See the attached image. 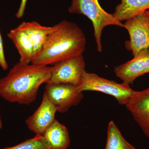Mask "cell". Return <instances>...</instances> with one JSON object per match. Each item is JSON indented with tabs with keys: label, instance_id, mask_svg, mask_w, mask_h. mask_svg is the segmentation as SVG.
<instances>
[{
	"label": "cell",
	"instance_id": "cell-10",
	"mask_svg": "<svg viewBox=\"0 0 149 149\" xmlns=\"http://www.w3.org/2000/svg\"><path fill=\"white\" fill-rule=\"evenodd\" d=\"M125 105L145 136L149 138V88L136 91Z\"/></svg>",
	"mask_w": 149,
	"mask_h": 149
},
{
	"label": "cell",
	"instance_id": "cell-12",
	"mask_svg": "<svg viewBox=\"0 0 149 149\" xmlns=\"http://www.w3.org/2000/svg\"><path fill=\"white\" fill-rule=\"evenodd\" d=\"M42 136L49 149H67L70 146L67 128L56 119Z\"/></svg>",
	"mask_w": 149,
	"mask_h": 149
},
{
	"label": "cell",
	"instance_id": "cell-16",
	"mask_svg": "<svg viewBox=\"0 0 149 149\" xmlns=\"http://www.w3.org/2000/svg\"><path fill=\"white\" fill-rule=\"evenodd\" d=\"M0 66L3 70H6L8 68V64L6 60L4 51L2 37L0 32Z\"/></svg>",
	"mask_w": 149,
	"mask_h": 149
},
{
	"label": "cell",
	"instance_id": "cell-5",
	"mask_svg": "<svg viewBox=\"0 0 149 149\" xmlns=\"http://www.w3.org/2000/svg\"><path fill=\"white\" fill-rule=\"evenodd\" d=\"M77 89L82 93L92 91L104 93L114 97L118 103L124 105L136 92L127 83L123 82L120 84L100 77L95 73L87 72L86 70L81 83L77 86Z\"/></svg>",
	"mask_w": 149,
	"mask_h": 149
},
{
	"label": "cell",
	"instance_id": "cell-3",
	"mask_svg": "<svg viewBox=\"0 0 149 149\" xmlns=\"http://www.w3.org/2000/svg\"><path fill=\"white\" fill-rule=\"evenodd\" d=\"M53 26H45L36 21L23 22L8 33L18 51L19 61L29 64L41 52Z\"/></svg>",
	"mask_w": 149,
	"mask_h": 149
},
{
	"label": "cell",
	"instance_id": "cell-1",
	"mask_svg": "<svg viewBox=\"0 0 149 149\" xmlns=\"http://www.w3.org/2000/svg\"><path fill=\"white\" fill-rule=\"evenodd\" d=\"M52 70V66L19 62L0 79V96L10 103H32L40 86L49 81Z\"/></svg>",
	"mask_w": 149,
	"mask_h": 149
},
{
	"label": "cell",
	"instance_id": "cell-14",
	"mask_svg": "<svg viewBox=\"0 0 149 149\" xmlns=\"http://www.w3.org/2000/svg\"><path fill=\"white\" fill-rule=\"evenodd\" d=\"M105 149H136L126 141L113 121L109 123Z\"/></svg>",
	"mask_w": 149,
	"mask_h": 149
},
{
	"label": "cell",
	"instance_id": "cell-6",
	"mask_svg": "<svg viewBox=\"0 0 149 149\" xmlns=\"http://www.w3.org/2000/svg\"><path fill=\"white\" fill-rule=\"evenodd\" d=\"M44 94L53 104L57 112L65 113L78 104L84 97L77 86L64 83H46Z\"/></svg>",
	"mask_w": 149,
	"mask_h": 149
},
{
	"label": "cell",
	"instance_id": "cell-2",
	"mask_svg": "<svg viewBox=\"0 0 149 149\" xmlns=\"http://www.w3.org/2000/svg\"><path fill=\"white\" fill-rule=\"evenodd\" d=\"M54 27L32 64L49 66L83 54L86 47V37L77 24L64 20Z\"/></svg>",
	"mask_w": 149,
	"mask_h": 149
},
{
	"label": "cell",
	"instance_id": "cell-8",
	"mask_svg": "<svg viewBox=\"0 0 149 149\" xmlns=\"http://www.w3.org/2000/svg\"><path fill=\"white\" fill-rule=\"evenodd\" d=\"M128 30L130 40L125 43L128 50L136 56L149 47V20L145 13L126 20L123 24Z\"/></svg>",
	"mask_w": 149,
	"mask_h": 149
},
{
	"label": "cell",
	"instance_id": "cell-18",
	"mask_svg": "<svg viewBox=\"0 0 149 149\" xmlns=\"http://www.w3.org/2000/svg\"><path fill=\"white\" fill-rule=\"evenodd\" d=\"M145 14L149 20V10L146 11L145 12Z\"/></svg>",
	"mask_w": 149,
	"mask_h": 149
},
{
	"label": "cell",
	"instance_id": "cell-17",
	"mask_svg": "<svg viewBox=\"0 0 149 149\" xmlns=\"http://www.w3.org/2000/svg\"><path fill=\"white\" fill-rule=\"evenodd\" d=\"M27 0H21L18 10L15 14L17 18H21L24 16Z\"/></svg>",
	"mask_w": 149,
	"mask_h": 149
},
{
	"label": "cell",
	"instance_id": "cell-11",
	"mask_svg": "<svg viewBox=\"0 0 149 149\" xmlns=\"http://www.w3.org/2000/svg\"><path fill=\"white\" fill-rule=\"evenodd\" d=\"M56 109L45 94L40 106L32 115L25 120L30 131L37 135H42L56 120Z\"/></svg>",
	"mask_w": 149,
	"mask_h": 149
},
{
	"label": "cell",
	"instance_id": "cell-7",
	"mask_svg": "<svg viewBox=\"0 0 149 149\" xmlns=\"http://www.w3.org/2000/svg\"><path fill=\"white\" fill-rule=\"evenodd\" d=\"M85 68L83 54L58 62L52 66L47 83H64L78 86L81 83Z\"/></svg>",
	"mask_w": 149,
	"mask_h": 149
},
{
	"label": "cell",
	"instance_id": "cell-19",
	"mask_svg": "<svg viewBox=\"0 0 149 149\" xmlns=\"http://www.w3.org/2000/svg\"><path fill=\"white\" fill-rule=\"evenodd\" d=\"M3 128L2 121L1 118V115H0V129H2Z\"/></svg>",
	"mask_w": 149,
	"mask_h": 149
},
{
	"label": "cell",
	"instance_id": "cell-9",
	"mask_svg": "<svg viewBox=\"0 0 149 149\" xmlns=\"http://www.w3.org/2000/svg\"><path fill=\"white\" fill-rule=\"evenodd\" d=\"M116 75L123 82L133 84L134 80L149 73V50H143L133 59L114 68Z\"/></svg>",
	"mask_w": 149,
	"mask_h": 149
},
{
	"label": "cell",
	"instance_id": "cell-20",
	"mask_svg": "<svg viewBox=\"0 0 149 149\" xmlns=\"http://www.w3.org/2000/svg\"><path fill=\"white\" fill-rule=\"evenodd\" d=\"M148 49H149V48H148Z\"/></svg>",
	"mask_w": 149,
	"mask_h": 149
},
{
	"label": "cell",
	"instance_id": "cell-4",
	"mask_svg": "<svg viewBox=\"0 0 149 149\" xmlns=\"http://www.w3.org/2000/svg\"><path fill=\"white\" fill-rule=\"evenodd\" d=\"M68 11L85 15L92 22L97 50L100 52L102 50L101 40L104 28L109 25L124 27L121 22L102 8L98 0H72Z\"/></svg>",
	"mask_w": 149,
	"mask_h": 149
},
{
	"label": "cell",
	"instance_id": "cell-13",
	"mask_svg": "<svg viewBox=\"0 0 149 149\" xmlns=\"http://www.w3.org/2000/svg\"><path fill=\"white\" fill-rule=\"evenodd\" d=\"M113 16L118 21L127 20L149 10V0H121Z\"/></svg>",
	"mask_w": 149,
	"mask_h": 149
},
{
	"label": "cell",
	"instance_id": "cell-15",
	"mask_svg": "<svg viewBox=\"0 0 149 149\" xmlns=\"http://www.w3.org/2000/svg\"><path fill=\"white\" fill-rule=\"evenodd\" d=\"M3 149H49L43 141L42 135H36L34 138L28 139L13 146Z\"/></svg>",
	"mask_w": 149,
	"mask_h": 149
}]
</instances>
